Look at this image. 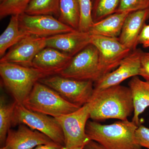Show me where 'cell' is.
Returning <instances> with one entry per match:
<instances>
[{"label": "cell", "mask_w": 149, "mask_h": 149, "mask_svg": "<svg viewBox=\"0 0 149 149\" xmlns=\"http://www.w3.org/2000/svg\"><path fill=\"white\" fill-rule=\"evenodd\" d=\"M55 118L62 129L64 146L66 149L84 146L91 141L85 132L87 122L90 118L88 103L76 111Z\"/></svg>", "instance_id": "52a82bcc"}, {"label": "cell", "mask_w": 149, "mask_h": 149, "mask_svg": "<svg viewBox=\"0 0 149 149\" xmlns=\"http://www.w3.org/2000/svg\"><path fill=\"white\" fill-rule=\"evenodd\" d=\"M128 86L134 107L132 121L139 126V116L149 107V82L141 80L138 76H134L129 81Z\"/></svg>", "instance_id": "e0dca14e"}, {"label": "cell", "mask_w": 149, "mask_h": 149, "mask_svg": "<svg viewBox=\"0 0 149 149\" xmlns=\"http://www.w3.org/2000/svg\"><path fill=\"white\" fill-rule=\"evenodd\" d=\"M83 149H106L100 144L95 141L91 140L83 147Z\"/></svg>", "instance_id": "4dcf8cb0"}, {"label": "cell", "mask_w": 149, "mask_h": 149, "mask_svg": "<svg viewBox=\"0 0 149 149\" xmlns=\"http://www.w3.org/2000/svg\"><path fill=\"white\" fill-rule=\"evenodd\" d=\"M27 36L20 30L18 15L11 16L7 27L0 36V57L6 53L8 49L13 47L22 39Z\"/></svg>", "instance_id": "d6986e66"}, {"label": "cell", "mask_w": 149, "mask_h": 149, "mask_svg": "<svg viewBox=\"0 0 149 149\" xmlns=\"http://www.w3.org/2000/svg\"><path fill=\"white\" fill-rule=\"evenodd\" d=\"M91 1L92 19L95 23L115 13L118 8L120 0Z\"/></svg>", "instance_id": "603a6c76"}, {"label": "cell", "mask_w": 149, "mask_h": 149, "mask_svg": "<svg viewBox=\"0 0 149 149\" xmlns=\"http://www.w3.org/2000/svg\"><path fill=\"white\" fill-rule=\"evenodd\" d=\"M149 9V0H120L116 13Z\"/></svg>", "instance_id": "484cf974"}, {"label": "cell", "mask_w": 149, "mask_h": 149, "mask_svg": "<svg viewBox=\"0 0 149 149\" xmlns=\"http://www.w3.org/2000/svg\"><path fill=\"white\" fill-rule=\"evenodd\" d=\"M88 103L90 118L94 120H128L134 112L130 88L120 85L101 91H94Z\"/></svg>", "instance_id": "6da1fadb"}, {"label": "cell", "mask_w": 149, "mask_h": 149, "mask_svg": "<svg viewBox=\"0 0 149 149\" xmlns=\"http://www.w3.org/2000/svg\"><path fill=\"white\" fill-rule=\"evenodd\" d=\"M80 8V21L78 30L88 32L94 24L92 17L91 0H79Z\"/></svg>", "instance_id": "d4e9b609"}, {"label": "cell", "mask_w": 149, "mask_h": 149, "mask_svg": "<svg viewBox=\"0 0 149 149\" xmlns=\"http://www.w3.org/2000/svg\"><path fill=\"white\" fill-rule=\"evenodd\" d=\"M98 50L90 44L74 56L66 68L58 75L75 80H92L99 79Z\"/></svg>", "instance_id": "9c48e42d"}, {"label": "cell", "mask_w": 149, "mask_h": 149, "mask_svg": "<svg viewBox=\"0 0 149 149\" xmlns=\"http://www.w3.org/2000/svg\"><path fill=\"white\" fill-rule=\"evenodd\" d=\"M64 147L61 144L52 142L48 144L39 145L32 149H63Z\"/></svg>", "instance_id": "f546056e"}, {"label": "cell", "mask_w": 149, "mask_h": 149, "mask_svg": "<svg viewBox=\"0 0 149 149\" xmlns=\"http://www.w3.org/2000/svg\"><path fill=\"white\" fill-rule=\"evenodd\" d=\"M131 12L115 13L94 23L88 33L92 35L118 38L120 36L125 19Z\"/></svg>", "instance_id": "ac0fdd59"}, {"label": "cell", "mask_w": 149, "mask_h": 149, "mask_svg": "<svg viewBox=\"0 0 149 149\" xmlns=\"http://www.w3.org/2000/svg\"><path fill=\"white\" fill-rule=\"evenodd\" d=\"M47 38L27 36L10 49L0 59V63H9L22 66L32 67L36 55L47 47Z\"/></svg>", "instance_id": "7c38bea8"}, {"label": "cell", "mask_w": 149, "mask_h": 149, "mask_svg": "<svg viewBox=\"0 0 149 149\" xmlns=\"http://www.w3.org/2000/svg\"><path fill=\"white\" fill-rule=\"evenodd\" d=\"M53 89L65 100L80 107L91 101L94 93V82L51 75L39 81Z\"/></svg>", "instance_id": "8992f818"}, {"label": "cell", "mask_w": 149, "mask_h": 149, "mask_svg": "<svg viewBox=\"0 0 149 149\" xmlns=\"http://www.w3.org/2000/svg\"><path fill=\"white\" fill-rule=\"evenodd\" d=\"M18 19L20 30L27 36L48 38L75 30L50 15H29L24 13L18 15Z\"/></svg>", "instance_id": "30bf717a"}, {"label": "cell", "mask_w": 149, "mask_h": 149, "mask_svg": "<svg viewBox=\"0 0 149 149\" xmlns=\"http://www.w3.org/2000/svg\"><path fill=\"white\" fill-rule=\"evenodd\" d=\"M149 18V9L130 13L125 19L118 40L122 45L133 51L139 45L138 39L146 21Z\"/></svg>", "instance_id": "2e32d148"}, {"label": "cell", "mask_w": 149, "mask_h": 149, "mask_svg": "<svg viewBox=\"0 0 149 149\" xmlns=\"http://www.w3.org/2000/svg\"><path fill=\"white\" fill-rule=\"evenodd\" d=\"M135 138L141 146L149 149V128L139 125L135 132Z\"/></svg>", "instance_id": "4316f807"}, {"label": "cell", "mask_w": 149, "mask_h": 149, "mask_svg": "<svg viewBox=\"0 0 149 149\" xmlns=\"http://www.w3.org/2000/svg\"><path fill=\"white\" fill-rule=\"evenodd\" d=\"M60 0H31L24 13L32 15H50L58 18Z\"/></svg>", "instance_id": "7402d4cb"}, {"label": "cell", "mask_w": 149, "mask_h": 149, "mask_svg": "<svg viewBox=\"0 0 149 149\" xmlns=\"http://www.w3.org/2000/svg\"><path fill=\"white\" fill-rule=\"evenodd\" d=\"M72 58L54 48L46 47L35 57L32 67L49 76L58 74L66 68Z\"/></svg>", "instance_id": "9a60e30c"}, {"label": "cell", "mask_w": 149, "mask_h": 149, "mask_svg": "<svg viewBox=\"0 0 149 149\" xmlns=\"http://www.w3.org/2000/svg\"><path fill=\"white\" fill-rule=\"evenodd\" d=\"M17 102H10L5 96L0 97V144L4 146L9 130L12 126L14 112Z\"/></svg>", "instance_id": "44dd1931"}, {"label": "cell", "mask_w": 149, "mask_h": 149, "mask_svg": "<svg viewBox=\"0 0 149 149\" xmlns=\"http://www.w3.org/2000/svg\"><path fill=\"white\" fill-rule=\"evenodd\" d=\"M8 149L7 148H6V147H5V146H3V147H1V149Z\"/></svg>", "instance_id": "d6a6232c"}, {"label": "cell", "mask_w": 149, "mask_h": 149, "mask_svg": "<svg viewBox=\"0 0 149 149\" xmlns=\"http://www.w3.org/2000/svg\"><path fill=\"white\" fill-rule=\"evenodd\" d=\"M142 52L140 49L132 51L123 60L117 69L94 82V91L120 85L128 78L139 75Z\"/></svg>", "instance_id": "8fae6325"}, {"label": "cell", "mask_w": 149, "mask_h": 149, "mask_svg": "<svg viewBox=\"0 0 149 149\" xmlns=\"http://www.w3.org/2000/svg\"><path fill=\"white\" fill-rule=\"evenodd\" d=\"M0 75L3 85L17 103L22 104L34 85L49 76L33 67L0 63Z\"/></svg>", "instance_id": "3957f363"}, {"label": "cell", "mask_w": 149, "mask_h": 149, "mask_svg": "<svg viewBox=\"0 0 149 149\" xmlns=\"http://www.w3.org/2000/svg\"><path fill=\"white\" fill-rule=\"evenodd\" d=\"M138 43L142 45L144 48L149 47V24L144 25L139 35Z\"/></svg>", "instance_id": "f1b7e54d"}, {"label": "cell", "mask_w": 149, "mask_h": 149, "mask_svg": "<svg viewBox=\"0 0 149 149\" xmlns=\"http://www.w3.org/2000/svg\"><path fill=\"white\" fill-rule=\"evenodd\" d=\"M83 147H76V148H72L70 149H83ZM63 149H66V148L65 147H63Z\"/></svg>", "instance_id": "1f68e13d"}, {"label": "cell", "mask_w": 149, "mask_h": 149, "mask_svg": "<svg viewBox=\"0 0 149 149\" xmlns=\"http://www.w3.org/2000/svg\"><path fill=\"white\" fill-rule=\"evenodd\" d=\"M91 37V44L99 51V79L117 68L132 52L122 45L118 38L92 35Z\"/></svg>", "instance_id": "ba28073f"}, {"label": "cell", "mask_w": 149, "mask_h": 149, "mask_svg": "<svg viewBox=\"0 0 149 149\" xmlns=\"http://www.w3.org/2000/svg\"><path fill=\"white\" fill-rule=\"evenodd\" d=\"M31 0H0V19L24 13Z\"/></svg>", "instance_id": "cb8c5ba5"}, {"label": "cell", "mask_w": 149, "mask_h": 149, "mask_svg": "<svg viewBox=\"0 0 149 149\" xmlns=\"http://www.w3.org/2000/svg\"><path fill=\"white\" fill-rule=\"evenodd\" d=\"M16 130L10 129L4 146L8 149H32L38 146L54 142L49 137L24 124L17 125Z\"/></svg>", "instance_id": "4fadbf2b"}, {"label": "cell", "mask_w": 149, "mask_h": 149, "mask_svg": "<svg viewBox=\"0 0 149 149\" xmlns=\"http://www.w3.org/2000/svg\"><path fill=\"white\" fill-rule=\"evenodd\" d=\"M58 20L75 30H78L80 21L79 0H60Z\"/></svg>", "instance_id": "ffe728a7"}, {"label": "cell", "mask_w": 149, "mask_h": 149, "mask_svg": "<svg viewBox=\"0 0 149 149\" xmlns=\"http://www.w3.org/2000/svg\"><path fill=\"white\" fill-rule=\"evenodd\" d=\"M91 35L78 30L48 37L46 47L54 48L73 57L91 44Z\"/></svg>", "instance_id": "5bb4252c"}, {"label": "cell", "mask_w": 149, "mask_h": 149, "mask_svg": "<svg viewBox=\"0 0 149 149\" xmlns=\"http://www.w3.org/2000/svg\"><path fill=\"white\" fill-rule=\"evenodd\" d=\"M138 126L128 120L109 125L88 120L85 132L91 140L106 149H142L135 138Z\"/></svg>", "instance_id": "7a4b0ae2"}, {"label": "cell", "mask_w": 149, "mask_h": 149, "mask_svg": "<svg viewBox=\"0 0 149 149\" xmlns=\"http://www.w3.org/2000/svg\"><path fill=\"white\" fill-rule=\"evenodd\" d=\"M22 105L27 109L52 116L71 113L81 107L71 103L47 85L37 82Z\"/></svg>", "instance_id": "277c9868"}, {"label": "cell", "mask_w": 149, "mask_h": 149, "mask_svg": "<svg viewBox=\"0 0 149 149\" xmlns=\"http://www.w3.org/2000/svg\"><path fill=\"white\" fill-rule=\"evenodd\" d=\"M139 75L149 82V53L142 52L141 57V68Z\"/></svg>", "instance_id": "83f0119b"}, {"label": "cell", "mask_w": 149, "mask_h": 149, "mask_svg": "<svg viewBox=\"0 0 149 149\" xmlns=\"http://www.w3.org/2000/svg\"><path fill=\"white\" fill-rule=\"evenodd\" d=\"M24 124L49 137L54 142L65 146L64 135L55 118L27 109L17 103L13 118L12 126Z\"/></svg>", "instance_id": "5b68a950"}]
</instances>
